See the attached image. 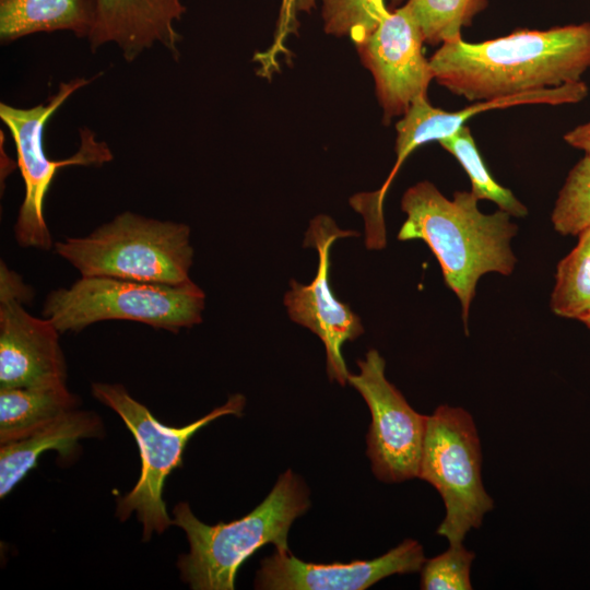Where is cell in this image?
<instances>
[{
  "label": "cell",
  "mask_w": 590,
  "mask_h": 590,
  "mask_svg": "<svg viewBox=\"0 0 590 590\" xmlns=\"http://www.w3.org/2000/svg\"><path fill=\"white\" fill-rule=\"evenodd\" d=\"M437 83L472 103L553 88L590 69V22L444 43L429 58Z\"/></svg>",
  "instance_id": "obj_1"
},
{
  "label": "cell",
  "mask_w": 590,
  "mask_h": 590,
  "mask_svg": "<svg viewBox=\"0 0 590 590\" xmlns=\"http://www.w3.org/2000/svg\"><path fill=\"white\" fill-rule=\"evenodd\" d=\"M471 191L446 198L430 181L410 187L401 199L406 214L399 240H423L439 262L445 284L459 298L464 331L477 281L496 272L510 275L517 259L510 246L518 227L511 215L497 210L486 214Z\"/></svg>",
  "instance_id": "obj_2"
},
{
  "label": "cell",
  "mask_w": 590,
  "mask_h": 590,
  "mask_svg": "<svg viewBox=\"0 0 590 590\" xmlns=\"http://www.w3.org/2000/svg\"><path fill=\"white\" fill-rule=\"evenodd\" d=\"M309 505L307 488L291 470L259 506L229 523L205 524L187 503L177 504L173 522L189 542V553L178 559L181 579L194 590H233L238 568L262 545L272 543L278 552L290 553V528Z\"/></svg>",
  "instance_id": "obj_3"
},
{
  "label": "cell",
  "mask_w": 590,
  "mask_h": 590,
  "mask_svg": "<svg viewBox=\"0 0 590 590\" xmlns=\"http://www.w3.org/2000/svg\"><path fill=\"white\" fill-rule=\"evenodd\" d=\"M55 252L81 276H110L179 285L190 280V227L130 211L82 237L55 243Z\"/></svg>",
  "instance_id": "obj_4"
},
{
  "label": "cell",
  "mask_w": 590,
  "mask_h": 590,
  "mask_svg": "<svg viewBox=\"0 0 590 590\" xmlns=\"http://www.w3.org/2000/svg\"><path fill=\"white\" fill-rule=\"evenodd\" d=\"M204 292L192 281L179 285L110 276H81L51 291L43 315L60 333L106 320H127L178 333L202 321Z\"/></svg>",
  "instance_id": "obj_5"
},
{
  "label": "cell",
  "mask_w": 590,
  "mask_h": 590,
  "mask_svg": "<svg viewBox=\"0 0 590 590\" xmlns=\"http://www.w3.org/2000/svg\"><path fill=\"white\" fill-rule=\"evenodd\" d=\"M92 394L114 410L133 435L141 458V473L134 487L117 504L116 516L127 520L133 511L143 527V541L153 532L162 534L174 524L169 518L163 491L166 477L182 463V453L190 438L202 427L224 415L240 416L244 396L236 393L224 405L182 427L166 426L149 409L133 399L120 384L94 382Z\"/></svg>",
  "instance_id": "obj_6"
},
{
  "label": "cell",
  "mask_w": 590,
  "mask_h": 590,
  "mask_svg": "<svg viewBox=\"0 0 590 590\" xmlns=\"http://www.w3.org/2000/svg\"><path fill=\"white\" fill-rule=\"evenodd\" d=\"M93 79L75 78L61 82L55 94L30 108L0 104V119L10 131L16 150V165L24 181V198L14 225V237L22 247L49 250L52 239L44 217V201L58 169L67 166H102L114 155L104 141L87 127L80 129L78 151L62 160H51L44 146L45 128L66 101Z\"/></svg>",
  "instance_id": "obj_7"
},
{
  "label": "cell",
  "mask_w": 590,
  "mask_h": 590,
  "mask_svg": "<svg viewBox=\"0 0 590 590\" xmlns=\"http://www.w3.org/2000/svg\"><path fill=\"white\" fill-rule=\"evenodd\" d=\"M476 426L462 408L440 405L427 417L418 476L440 494L446 514L437 534L450 545L482 524L494 503L482 482Z\"/></svg>",
  "instance_id": "obj_8"
},
{
  "label": "cell",
  "mask_w": 590,
  "mask_h": 590,
  "mask_svg": "<svg viewBox=\"0 0 590 590\" xmlns=\"http://www.w3.org/2000/svg\"><path fill=\"white\" fill-rule=\"evenodd\" d=\"M359 373L347 382L367 403L371 423L367 456L376 477L397 483L418 476L427 417L417 413L386 378V363L375 349L357 362Z\"/></svg>",
  "instance_id": "obj_9"
},
{
  "label": "cell",
  "mask_w": 590,
  "mask_h": 590,
  "mask_svg": "<svg viewBox=\"0 0 590 590\" xmlns=\"http://www.w3.org/2000/svg\"><path fill=\"white\" fill-rule=\"evenodd\" d=\"M32 287L0 262V389L66 384L67 365L54 322L25 309Z\"/></svg>",
  "instance_id": "obj_10"
},
{
  "label": "cell",
  "mask_w": 590,
  "mask_h": 590,
  "mask_svg": "<svg viewBox=\"0 0 590 590\" xmlns=\"http://www.w3.org/2000/svg\"><path fill=\"white\" fill-rule=\"evenodd\" d=\"M357 235L341 229L328 215H317L306 232L304 246L314 247L318 253L317 272L310 284L291 280L284 295V306L292 321L314 332L323 343L327 373L330 380L344 386L350 373L341 347L364 333L359 317L347 304L335 298L330 284V253L334 241Z\"/></svg>",
  "instance_id": "obj_11"
},
{
  "label": "cell",
  "mask_w": 590,
  "mask_h": 590,
  "mask_svg": "<svg viewBox=\"0 0 590 590\" xmlns=\"http://www.w3.org/2000/svg\"><path fill=\"white\" fill-rule=\"evenodd\" d=\"M424 37L404 4L385 17L357 46L362 62L375 81L384 120L402 117L412 104L427 96L435 80L429 59L423 54Z\"/></svg>",
  "instance_id": "obj_12"
},
{
  "label": "cell",
  "mask_w": 590,
  "mask_h": 590,
  "mask_svg": "<svg viewBox=\"0 0 590 590\" xmlns=\"http://www.w3.org/2000/svg\"><path fill=\"white\" fill-rule=\"evenodd\" d=\"M425 560L422 545L410 539L377 558L347 564H309L291 552H275L261 562L255 586L268 590H363L386 577L418 571Z\"/></svg>",
  "instance_id": "obj_13"
},
{
  "label": "cell",
  "mask_w": 590,
  "mask_h": 590,
  "mask_svg": "<svg viewBox=\"0 0 590 590\" xmlns=\"http://www.w3.org/2000/svg\"><path fill=\"white\" fill-rule=\"evenodd\" d=\"M185 12L182 0H97L88 46L94 52L114 45L126 61L132 62L160 45L177 60L181 36L176 22Z\"/></svg>",
  "instance_id": "obj_14"
},
{
  "label": "cell",
  "mask_w": 590,
  "mask_h": 590,
  "mask_svg": "<svg viewBox=\"0 0 590 590\" xmlns=\"http://www.w3.org/2000/svg\"><path fill=\"white\" fill-rule=\"evenodd\" d=\"M588 85L582 80L564 84L562 86L545 88L514 96L495 98L486 102H476L456 111H446L433 107L427 96L416 99L409 110L397 122L396 153L397 162L387 181L379 189L380 196L386 191L396 173L404 160L418 146L439 141L455 134L465 121L486 110L507 108L519 105L545 104L563 105L576 104L588 96Z\"/></svg>",
  "instance_id": "obj_15"
},
{
  "label": "cell",
  "mask_w": 590,
  "mask_h": 590,
  "mask_svg": "<svg viewBox=\"0 0 590 590\" xmlns=\"http://www.w3.org/2000/svg\"><path fill=\"white\" fill-rule=\"evenodd\" d=\"M102 434L103 423L97 414L75 409L24 438L1 444L0 497L4 498L46 451L56 450L68 457L80 439Z\"/></svg>",
  "instance_id": "obj_16"
},
{
  "label": "cell",
  "mask_w": 590,
  "mask_h": 590,
  "mask_svg": "<svg viewBox=\"0 0 590 590\" xmlns=\"http://www.w3.org/2000/svg\"><path fill=\"white\" fill-rule=\"evenodd\" d=\"M96 12L97 0H0V42L60 31L87 39Z\"/></svg>",
  "instance_id": "obj_17"
},
{
  "label": "cell",
  "mask_w": 590,
  "mask_h": 590,
  "mask_svg": "<svg viewBox=\"0 0 590 590\" xmlns=\"http://www.w3.org/2000/svg\"><path fill=\"white\" fill-rule=\"evenodd\" d=\"M78 405L67 384L0 389V444L24 438Z\"/></svg>",
  "instance_id": "obj_18"
},
{
  "label": "cell",
  "mask_w": 590,
  "mask_h": 590,
  "mask_svg": "<svg viewBox=\"0 0 590 590\" xmlns=\"http://www.w3.org/2000/svg\"><path fill=\"white\" fill-rule=\"evenodd\" d=\"M550 306L555 315L579 321L590 312V227L558 262Z\"/></svg>",
  "instance_id": "obj_19"
},
{
  "label": "cell",
  "mask_w": 590,
  "mask_h": 590,
  "mask_svg": "<svg viewBox=\"0 0 590 590\" xmlns=\"http://www.w3.org/2000/svg\"><path fill=\"white\" fill-rule=\"evenodd\" d=\"M461 165L471 181V192L479 200H488L515 217H524L527 206L508 189L499 185L485 166L470 128L464 125L455 134L438 141Z\"/></svg>",
  "instance_id": "obj_20"
},
{
  "label": "cell",
  "mask_w": 590,
  "mask_h": 590,
  "mask_svg": "<svg viewBox=\"0 0 590 590\" xmlns=\"http://www.w3.org/2000/svg\"><path fill=\"white\" fill-rule=\"evenodd\" d=\"M417 22L424 42L438 45L462 37V28L487 5L488 0H408L405 3Z\"/></svg>",
  "instance_id": "obj_21"
},
{
  "label": "cell",
  "mask_w": 590,
  "mask_h": 590,
  "mask_svg": "<svg viewBox=\"0 0 590 590\" xmlns=\"http://www.w3.org/2000/svg\"><path fill=\"white\" fill-rule=\"evenodd\" d=\"M551 221L563 236H578L590 227V154L569 170L555 201Z\"/></svg>",
  "instance_id": "obj_22"
},
{
  "label": "cell",
  "mask_w": 590,
  "mask_h": 590,
  "mask_svg": "<svg viewBox=\"0 0 590 590\" xmlns=\"http://www.w3.org/2000/svg\"><path fill=\"white\" fill-rule=\"evenodd\" d=\"M324 31L347 36L356 45L366 39L389 15L385 0H321Z\"/></svg>",
  "instance_id": "obj_23"
},
{
  "label": "cell",
  "mask_w": 590,
  "mask_h": 590,
  "mask_svg": "<svg viewBox=\"0 0 590 590\" xmlns=\"http://www.w3.org/2000/svg\"><path fill=\"white\" fill-rule=\"evenodd\" d=\"M474 553L462 544L450 545L444 553L425 560L422 567L421 589L470 590V571Z\"/></svg>",
  "instance_id": "obj_24"
},
{
  "label": "cell",
  "mask_w": 590,
  "mask_h": 590,
  "mask_svg": "<svg viewBox=\"0 0 590 590\" xmlns=\"http://www.w3.org/2000/svg\"><path fill=\"white\" fill-rule=\"evenodd\" d=\"M564 140L568 145L590 154V121L565 133Z\"/></svg>",
  "instance_id": "obj_25"
},
{
  "label": "cell",
  "mask_w": 590,
  "mask_h": 590,
  "mask_svg": "<svg viewBox=\"0 0 590 590\" xmlns=\"http://www.w3.org/2000/svg\"><path fill=\"white\" fill-rule=\"evenodd\" d=\"M582 323H585L590 329V312L580 319Z\"/></svg>",
  "instance_id": "obj_26"
},
{
  "label": "cell",
  "mask_w": 590,
  "mask_h": 590,
  "mask_svg": "<svg viewBox=\"0 0 590 590\" xmlns=\"http://www.w3.org/2000/svg\"><path fill=\"white\" fill-rule=\"evenodd\" d=\"M401 1H402V0H391V3H392L393 5H397V4H399Z\"/></svg>",
  "instance_id": "obj_27"
},
{
  "label": "cell",
  "mask_w": 590,
  "mask_h": 590,
  "mask_svg": "<svg viewBox=\"0 0 590 590\" xmlns=\"http://www.w3.org/2000/svg\"><path fill=\"white\" fill-rule=\"evenodd\" d=\"M363 193H364V192H363ZM363 199H364V197H363ZM364 202H365V200H364ZM365 203H366V202H365ZM366 205H367V204H366ZM367 206H368V205H367ZM368 208H369V206H368ZM371 210H373V209H371ZM373 211H374V210H373ZM375 212H376V211H375ZM377 213H379V212H377ZM382 213H384V212H382Z\"/></svg>",
  "instance_id": "obj_28"
}]
</instances>
